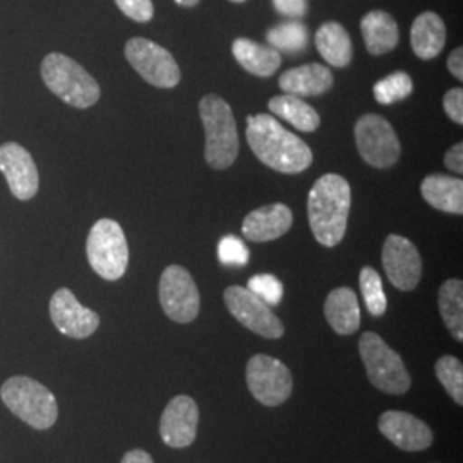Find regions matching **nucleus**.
<instances>
[{
	"instance_id": "7",
	"label": "nucleus",
	"mask_w": 463,
	"mask_h": 463,
	"mask_svg": "<svg viewBox=\"0 0 463 463\" xmlns=\"http://www.w3.org/2000/svg\"><path fill=\"white\" fill-rule=\"evenodd\" d=\"M88 261L101 279L116 281L124 277L129 265V248L122 227L116 220L101 218L86 241Z\"/></svg>"
},
{
	"instance_id": "25",
	"label": "nucleus",
	"mask_w": 463,
	"mask_h": 463,
	"mask_svg": "<svg viewBox=\"0 0 463 463\" xmlns=\"http://www.w3.org/2000/svg\"><path fill=\"white\" fill-rule=\"evenodd\" d=\"M316 47L321 57L333 67H347L354 55L347 30L336 21H328L319 26L316 33Z\"/></svg>"
},
{
	"instance_id": "28",
	"label": "nucleus",
	"mask_w": 463,
	"mask_h": 463,
	"mask_svg": "<svg viewBox=\"0 0 463 463\" xmlns=\"http://www.w3.org/2000/svg\"><path fill=\"white\" fill-rule=\"evenodd\" d=\"M268 43L279 52L287 53H298L307 47L309 42V32L307 26L300 21H287L277 24L266 34Z\"/></svg>"
},
{
	"instance_id": "15",
	"label": "nucleus",
	"mask_w": 463,
	"mask_h": 463,
	"mask_svg": "<svg viewBox=\"0 0 463 463\" xmlns=\"http://www.w3.org/2000/svg\"><path fill=\"white\" fill-rule=\"evenodd\" d=\"M199 409L187 395H177L168 402L160 419V436L166 447H191L198 434Z\"/></svg>"
},
{
	"instance_id": "33",
	"label": "nucleus",
	"mask_w": 463,
	"mask_h": 463,
	"mask_svg": "<svg viewBox=\"0 0 463 463\" xmlns=\"http://www.w3.org/2000/svg\"><path fill=\"white\" fill-rule=\"evenodd\" d=\"M218 260L225 266H246L249 263V249L239 237L227 235L218 244Z\"/></svg>"
},
{
	"instance_id": "40",
	"label": "nucleus",
	"mask_w": 463,
	"mask_h": 463,
	"mask_svg": "<svg viewBox=\"0 0 463 463\" xmlns=\"http://www.w3.org/2000/svg\"><path fill=\"white\" fill-rule=\"evenodd\" d=\"M179 5H183V7H194V5H198L199 0H175Z\"/></svg>"
},
{
	"instance_id": "11",
	"label": "nucleus",
	"mask_w": 463,
	"mask_h": 463,
	"mask_svg": "<svg viewBox=\"0 0 463 463\" xmlns=\"http://www.w3.org/2000/svg\"><path fill=\"white\" fill-rule=\"evenodd\" d=\"M160 304L172 321L187 325L199 315V290L191 273L179 265L165 268L160 279Z\"/></svg>"
},
{
	"instance_id": "39",
	"label": "nucleus",
	"mask_w": 463,
	"mask_h": 463,
	"mask_svg": "<svg viewBox=\"0 0 463 463\" xmlns=\"http://www.w3.org/2000/svg\"><path fill=\"white\" fill-rule=\"evenodd\" d=\"M120 463H155L153 462V458H151V455H149L148 451H145V449H139V448H136V449H131V451H128L126 455H124V458H122V462Z\"/></svg>"
},
{
	"instance_id": "10",
	"label": "nucleus",
	"mask_w": 463,
	"mask_h": 463,
	"mask_svg": "<svg viewBox=\"0 0 463 463\" xmlns=\"http://www.w3.org/2000/svg\"><path fill=\"white\" fill-rule=\"evenodd\" d=\"M355 143L365 164L376 168L395 165L402 153L393 126L378 114H365L357 120Z\"/></svg>"
},
{
	"instance_id": "9",
	"label": "nucleus",
	"mask_w": 463,
	"mask_h": 463,
	"mask_svg": "<svg viewBox=\"0 0 463 463\" xmlns=\"http://www.w3.org/2000/svg\"><path fill=\"white\" fill-rule=\"evenodd\" d=\"M246 381L250 395L266 407H279L285 403L294 390V380L288 367L266 354H258L249 359Z\"/></svg>"
},
{
	"instance_id": "3",
	"label": "nucleus",
	"mask_w": 463,
	"mask_h": 463,
	"mask_svg": "<svg viewBox=\"0 0 463 463\" xmlns=\"http://www.w3.org/2000/svg\"><path fill=\"white\" fill-rule=\"evenodd\" d=\"M199 116L206 134V164L215 170L229 168L239 153V134L231 105L216 95H206L199 103Z\"/></svg>"
},
{
	"instance_id": "31",
	"label": "nucleus",
	"mask_w": 463,
	"mask_h": 463,
	"mask_svg": "<svg viewBox=\"0 0 463 463\" xmlns=\"http://www.w3.org/2000/svg\"><path fill=\"white\" fill-rule=\"evenodd\" d=\"M359 283H361V290H363V298H364L367 311L373 316H383L386 311V296L383 290V280H381L380 273L371 268L365 266L361 269L359 275Z\"/></svg>"
},
{
	"instance_id": "24",
	"label": "nucleus",
	"mask_w": 463,
	"mask_h": 463,
	"mask_svg": "<svg viewBox=\"0 0 463 463\" xmlns=\"http://www.w3.org/2000/svg\"><path fill=\"white\" fill-rule=\"evenodd\" d=\"M365 49L373 55H383L395 49L400 40L395 17L384 11H371L361 21Z\"/></svg>"
},
{
	"instance_id": "16",
	"label": "nucleus",
	"mask_w": 463,
	"mask_h": 463,
	"mask_svg": "<svg viewBox=\"0 0 463 463\" xmlns=\"http://www.w3.org/2000/svg\"><path fill=\"white\" fill-rule=\"evenodd\" d=\"M0 172L4 174L11 193L21 201H28L38 193L40 175L28 149L17 143L0 146Z\"/></svg>"
},
{
	"instance_id": "23",
	"label": "nucleus",
	"mask_w": 463,
	"mask_h": 463,
	"mask_svg": "<svg viewBox=\"0 0 463 463\" xmlns=\"http://www.w3.org/2000/svg\"><path fill=\"white\" fill-rule=\"evenodd\" d=\"M232 53H233L235 61L248 72L254 76H260V78L273 76L281 64V55L279 50L256 43L249 38H237L232 45Z\"/></svg>"
},
{
	"instance_id": "27",
	"label": "nucleus",
	"mask_w": 463,
	"mask_h": 463,
	"mask_svg": "<svg viewBox=\"0 0 463 463\" xmlns=\"http://www.w3.org/2000/svg\"><path fill=\"white\" fill-rule=\"evenodd\" d=\"M439 313L451 336L458 342L463 340V283L451 279L439 287L438 294Z\"/></svg>"
},
{
	"instance_id": "32",
	"label": "nucleus",
	"mask_w": 463,
	"mask_h": 463,
	"mask_svg": "<svg viewBox=\"0 0 463 463\" xmlns=\"http://www.w3.org/2000/svg\"><path fill=\"white\" fill-rule=\"evenodd\" d=\"M248 288L254 296L265 300L268 306H279L283 298L281 281L269 273H260L249 279Z\"/></svg>"
},
{
	"instance_id": "26",
	"label": "nucleus",
	"mask_w": 463,
	"mask_h": 463,
	"mask_svg": "<svg viewBox=\"0 0 463 463\" xmlns=\"http://www.w3.org/2000/svg\"><path fill=\"white\" fill-rule=\"evenodd\" d=\"M269 110L277 117L292 124L296 129L302 133H315L321 124L319 114L316 112L311 105L294 95H280L273 97L268 103Z\"/></svg>"
},
{
	"instance_id": "35",
	"label": "nucleus",
	"mask_w": 463,
	"mask_h": 463,
	"mask_svg": "<svg viewBox=\"0 0 463 463\" xmlns=\"http://www.w3.org/2000/svg\"><path fill=\"white\" fill-rule=\"evenodd\" d=\"M443 107L448 117L457 122L458 126L463 124V90L462 88H451L443 99Z\"/></svg>"
},
{
	"instance_id": "41",
	"label": "nucleus",
	"mask_w": 463,
	"mask_h": 463,
	"mask_svg": "<svg viewBox=\"0 0 463 463\" xmlns=\"http://www.w3.org/2000/svg\"><path fill=\"white\" fill-rule=\"evenodd\" d=\"M231 2H235V4H242V2H246V0H231Z\"/></svg>"
},
{
	"instance_id": "1",
	"label": "nucleus",
	"mask_w": 463,
	"mask_h": 463,
	"mask_svg": "<svg viewBox=\"0 0 463 463\" xmlns=\"http://www.w3.org/2000/svg\"><path fill=\"white\" fill-rule=\"evenodd\" d=\"M248 143L256 158L281 174H298L313 164V151L275 117H248Z\"/></svg>"
},
{
	"instance_id": "34",
	"label": "nucleus",
	"mask_w": 463,
	"mask_h": 463,
	"mask_svg": "<svg viewBox=\"0 0 463 463\" xmlns=\"http://www.w3.org/2000/svg\"><path fill=\"white\" fill-rule=\"evenodd\" d=\"M117 7L136 23H148L155 14L151 0H116Z\"/></svg>"
},
{
	"instance_id": "14",
	"label": "nucleus",
	"mask_w": 463,
	"mask_h": 463,
	"mask_svg": "<svg viewBox=\"0 0 463 463\" xmlns=\"http://www.w3.org/2000/svg\"><path fill=\"white\" fill-rule=\"evenodd\" d=\"M50 317L62 335L83 340L99 330V316L80 304L69 288H59L50 300Z\"/></svg>"
},
{
	"instance_id": "12",
	"label": "nucleus",
	"mask_w": 463,
	"mask_h": 463,
	"mask_svg": "<svg viewBox=\"0 0 463 463\" xmlns=\"http://www.w3.org/2000/svg\"><path fill=\"white\" fill-rule=\"evenodd\" d=\"M223 300L231 315L248 330L268 340L283 336L285 328L279 316L269 309L265 300L254 296L249 288L232 285L225 290Z\"/></svg>"
},
{
	"instance_id": "4",
	"label": "nucleus",
	"mask_w": 463,
	"mask_h": 463,
	"mask_svg": "<svg viewBox=\"0 0 463 463\" xmlns=\"http://www.w3.org/2000/svg\"><path fill=\"white\" fill-rule=\"evenodd\" d=\"M42 80L67 105L90 109L99 99L97 80L64 53H49L42 62Z\"/></svg>"
},
{
	"instance_id": "6",
	"label": "nucleus",
	"mask_w": 463,
	"mask_h": 463,
	"mask_svg": "<svg viewBox=\"0 0 463 463\" xmlns=\"http://www.w3.org/2000/svg\"><path fill=\"white\" fill-rule=\"evenodd\" d=\"M359 354L374 388L388 395H403L411 390L412 378L402 357L380 335L365 331L359 340Z\"/></svg>"
},
{
	"instance_id": "20",
	"label": "nucleus",
	"mask_w": 463,
	"mask_h": 463,
	"mask_svg": "<svg viewBox=\"0 0 463 463\" xmlns=\"http://www.w3.org/2000/svg\"><path fill=\"white\" fill-rule=\"evenodd\" d=\"M325 316L328 325L338 335L355 333L361 326V309L357 294L348 287L331 290L325 302Z\"/></svg>"
},
{
	"instance_id": "2",
	"label": "nucleus",
	"mask_w": 463,
	"mask_h": 463,
	"mask_svg": "<svg viewBox=\"0 0 463 463\" xmlns=\"http://www.w3.org/2000/svg\"><path fill=\"white\" fill-rule=\"evenodd\" d=\"M350 185L338 174L321 175L309 191L307 216L316 241L335 248L344 241L350 212Z\"/></svg>"
},
{
	"instance_id": "22",
	"label": "nucleus",
	"mask_w": 463,
	"mask_h": 463,
	"mask_svg": "<svg viewBox=\"0 0 463 463\" xmlns=\"http://www.w3.org/2000/svg\"><path fill=\"white\" fill-rule=\"evenodd\" d=\"M411 43L415 55L422 61L438 57L447 43V26L436 13H422L411 30Z\"/></svg>"
},
{
	"instance_id": "5",
	"label": "nucleus",
	"mask_w": 463,
	"mask_h": 463,
	"mask_svg": "<svg viewBox=\"0 0 463 463\" xmlns=\"http://www.w3.org/2000/svg\"><path fill=\"white\" fill-rule=\"evenodd\" d=\"M0 397L13 414L34 430H49L57 420V400L49 388L32 378L14 376L5 381Z\"/></svg>"
},
{
	"instance_id": "37",
	"label": "nucleus",
	"mask_w": 463,
	"mask_h": 463,
	"mask_svg": "<svg viewBox=\"0 0 463 463\" xmlns=\"http://www.w3.org/2000/svg\"><path fill=\"white\" fill-rule=\"evenodd\" d=\"M445 164H447L449 170L457 172L458 175L463 174V145L458 143L455 146L448 149L447 155H445Z\"/></svg>"
},
{
	"instance_id": "30",
	"label": "nucleus",
	"mask_w": 463,
	"mask_h": 463,
	"mask_svg": "<svg viewBox=\"0 0 463 463\" xmlns=\"http://www.w3.org/2000/svg\"><path fill=\"white\" fill-rule=\"evenodd\" d=\"M412 90H414L412 78L403 71H398V72L383 78L373 88L374 99L381 105H392L400 99H405L412 93Z\"/></svg>"
},
{
	"instance_id": "36",
	"label": "nucleus",
	"mask_w": 463,
	"mask_h": 463,
	"mask_svg": "<svg viewBox=\"0 0 463 463\" xmlns=\"http://www.w3.org/2000/svg\"><path fill=\"white\" fill-rule=\"evenodd\" d=\"M275 9L281 16L300 19L307 13V0H273Z\"/></svg>"
},
{
	"instance_id": "8",
	"label": "nucleus",
	"mask_w": 463,
	"mask_h": 463,
	"mask_svg": "<svg viewBox=\"0 0 463 463\" xmlns=\"http://www.w3.org/2000/svg\"><path fill=\"white\" fill-rule=\"evenodd\" d=\"M124 53L134 71L156 88L170 90L181 81V69L174 55L151 40L141 36L131 38L126 43Z\"/></svg>"
},
{
	"instance_id": "13",
	"label": "nucleus",
	"mask_w": 463,
	"mask_h": 463,
	"mask_svg": "<svg viewBox=\"0 0 463 463\" xmlns=\"http://www.w3.org/2000/svg\"><path fill=\"white\" fill-rule=\"evenodd\" d=\"M383 268L392 285L409 292L414 290L422 275V260L414 244L402 235H388L383 246Z\"/></svg>"
},
{
	"instance_id": "29",
	"label": "nucleus",
	"mask_w": 463,
	"mask_h": 463,
	"mask_svg": "<svg viewBox=\"0 0 463 463\" xmlns=\"http://www.w3.org/2000/svg\"><path fill=\"white\" fill-rule=\"evenodd\" d=\"M436 378L453 398L457 405H463V364L455 355H443L434 365Z\"/></svg>"
},
{
	"instance_id": "21",
	"label": "nucleus",
	"mask_w": 463,
	"mask_h": 463,
	"mask_svg": "<svg viewBox=\"0 0 463 463\" xmlns=\"http://www.w3.org/2000/svg\"><path fill=\"white\" fill-rule=\"evenodd\" d=\"M420 193L432 208L445 213L462 215L463 181L460 177L432 174L420 184Z\"/></svg>"
},
{
	"instance_id": "19",
	"label": "nucleus",
	"mask_w": 463,
	"mask_h": 463,
	"mask_svg": "<svg viewBox=\"0 0 463 463\" xmlns=\"http://www.w3.org/2000/svg\"><path fill=\"white\" fill-rule=\"evenodd\" d=\"M279 83L287 95L306 99L326 93L335 83V80L330 67L323 64H306L283 72Z\"/></svg>"
},
{
	"instance_id": "18",
	"label": "nucleus",
	"mask_w": 463,
	"mask_h": 463,
	"mask_svg": "<svg viewBox=\"0 0 463 463\" xmlns=\"http://www.w3.org/2000/svg\"><path fill=\"white\" fill-rule=\"evenodd\" d=\"M292 222L294 215L287 204H266L244 218L242 233L252 242H271L290 231Z\"/></svg>"
},
{
	"instance_id": "38",
	"label": "nucleus",
	"mask_w": 463,
	"mask_h": 463,
	"mask_svg": "<svg viewBox=\"0 0 463 463\" xmlns=\"http://www.w3.org/2000/svg\"><path fill=\"white\" fill-rule=\"evenodd\" d=\"M448 69H449V72L457 78V80H463V49L462 47H458V49L453 50L451 53H449V57H448Z\"/></svg>"
},
{
	"instance_id": "17",
	"label": "nucleus",
	"mask_w": 463,
	"mask_h": 463,
	"mask_svg": "<svg viewBox=\"0 0 463 463\" xmlns=\"http://www.w3.org/2000/svg\"><path fill=\"white\" fill-rule=\"evenodd\" d=\"M381 434L403 451H422L432 445V430L415 415L402 411H388L378 420Z\"/></svg>"
}]
</instances>
